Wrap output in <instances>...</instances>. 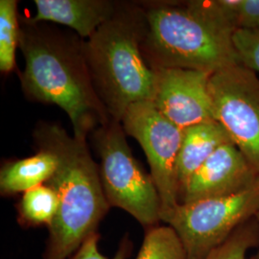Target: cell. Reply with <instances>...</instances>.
Wrapping results in <instances>:
<instances>
[{
    "label": "cell",
    "mask_w": 259,
    "mask_h": 259,
    "mask_svg": "<svg viewBox=\"0 0 259 259\" xmlns=\"http://www.w3.org/2000/svg\"><path fill=\"white\" fill-rule=\"evenodd\" d=\"M80 37L23 20L19 47L25 66L20 80L28 98L60 107L71 121L75 138L87 140L111 117L94 88Z\"/></svg>",
    "instance_id": "6da1fadb"
},
{
    "label": "cell",
    "mask_w": 259,
    "mask_h": 259,
    "mask_svg": "<svg viewBox=\"0 0 259 259\" xmlns=\"http://www.w3.org/2000/svg\"><path fill=\"white\" fill-rule=\"evenodd\" d=\"M34 139L38 148L49 150L58 159L47 185L55 190L59 208L48 228L44 259L68 258L98 233L111 206L87 140L69 136L60 125L45 122L36 127Z\"/></svg>",
    "instance_id": "7a4b0ae2"
},
{
    "label": "cell",
    "mask_w": 259,
    "mask_h": 259,
    "mask_svg": "<svg viewBox=\"0 0 259 259\" xmlns=\"http://www.w3.org/2000/svg\"><path fill=\"white\" fill-rule=\"evenodd\" d=\"M146 26L142 54L152 69L182 68L213 74L239 65L233 30L211 0L142 2Z\"/></svg>",
    "instance_id": "3957f363"
},
{
    "label": "cell",
    "mask_w": 259,
    "mask_h": 259,
    "mask_svg": "<svg viewBox=\"0 0 259 259\" xmlns=\"http://www.w3.org/2000/svg\"><path fill=\"white\" fill-rule=\"evenodd\" d=\"M145 26L141 4L119 3L111 19L84 41L94 88L112 120L121 122L131 105L154 99L156 72L141 50Z\"/></svg>",
    "instance_id": "277c9868"
},
{
    "label": "cell",
    "mask_w": 259,
    "mask_h": 259,
    "mask_svg": "<svg viewBox=\"0 0 259 259\" xmlns=\"http://www.w3.org/2000/svg\"><path fill=\"white\" fill-rule=\"evenodd\" d=\"M121 122L112 120L93 133L100 157V177L110 206L131 214L146 229L161 221V201L151 175L134 157Z\"/></svg>",
    "instance_id": "5b68a950"
},
{
    "label": "cell",
    "mask_w": 259,
    "mask_h": 259,
    "mask_svg": "<svg viewBox=\"0 0 259 259\" xmlns=\"http://www.w3.org/2000/svg\"><path fill=\"white\" fill-rule=\"evenodd\" d=\"M258 212L259 178L236 194L180 204L163 222L176 231L187 259H204Z\"/></svg>",
    "instance_id": "8992f818"
},
{
    "label": "cell",
    "mask_w": 259,
    "mask_h": 259,
    "mask_svg": "<svg viewBox=\"0 0 259 259\" xmlns=\"http://www.w3.org/2000/svg\"><path fill=\"white\" fill-rule=\"evenodd\" d=\"M121 124L127 135L138 140L146 155L150 175L161 201L163 222L180 204L177 163L184 130L168 120L152 101L131 105Z\"/></svg>",
    "instance_id": "52a82bcc"
},
{
    "label": "cell",
    "mask_w": 259,
    "mask_h": 259,
    "mask_svg": "<svg viewBox=\"0 0 259 259\" xmlns=\"http://www.w3.org/2000/svg\"><path fill=\"white\" fill-rule=\"evenodd\" d=\"M213 117L259 175V79L241 65L226 67L209 78Z\"/></svg>",
    "instance_id": "ba28073f"
},
{
    "label": "cell",
    "mask_w": 259,
    "mask_h": 259,
    "mask_svg": "<svg viewBox=\"0 0 259 259\" xmlns=\"http://www.w3.org/2000/svg\"><path fill=\"white\" fill-rule=\"evenodd\" d=\"M152 102L168 120L185 130L213 117L208 89L212 74L182 68H157Z\"/></svg>",
    "instance_id": "9c48e42d"
},
{
    "label": "cell",
    "mask_w": 259,
    "mask_h": 259,
    "mask_svg": "<svg viewBox=\"0 0 259 259\" xmlns=\"http://www.w3.org/2000/svg\"><path fill=\"white\" fill-rule=\"evenodd\" d=\"M259 175L234 143L217 149L200 167L180 195V204H190L242 192Z\"/></svg>",
    "instance_id": "30bf717a"
},
{
    "label": "cell",
    "mask_w": 259,
    "mask_h": 259,
    "mask_svg": "<svg viewBox=\"0 0 259 259\" xmlns=\"http://www.w3.org/2000/svg\"><path fill=\"white\" fill-rule=\"evenodd\" d=\"M119 3L110 0H35L36 16L28 20L59 23L73 29L82 38H90L115 14Z\"/></svg>",
    "instance_id": "8fae6325"
},
{
    "label": "cell",
    "mask_w": 259,
    "mask_h": 259,
    "mask_svg": "<svg viewBox=\"0 0 259 259\" xmlns=\"http://www.w3.org/2000/svg\"><path fill=\"white\" fill-rule=\"evenodd\" d=\"M233 143L228 132L215 120L204 121L184 130V139L177 163L180 195L195 172L224 144Z\"/></svg>",
    "instance_id": "7c38bea8"
},
{
    "label": "cell",
    "mask_w": 259,
    "mask_h": 259,
    "mask_svg": "<svg viewBox=\"0 0 259 259\" xmlns=\"http://www.w3.org/2000/svg\"><path fill=\"white\" fill-rule=\"evenodd\" d=\"M57 166L55 155L45 148H39L32 157L5 163L0 170L1 195L24 193L37 185L47 184L55 173Z\"/></svg>",
    "instance_id": "4fadbf2b"
},
{
    "label": "cell",
    "mask_w": 259,
    "mask_h": 259,
    "mask_svg": "<svg viewBox=\"0 0 259 259\" xmlns=\"http://www.w3.org/2000/svg\"><path fill=\"white\" fill-rule=\"evenodd\" d=\"M59 208V198L55 190L47 184L37 185L24 192L18 204V220L25 228L46 226L54 221Z\"/></svg>",
    "instance_id": "5bb4252c"
},
{
    "label": "cell",
    "mask_w": 259,
    "mask_h": 259,
    "mask_svg": "<svg viewBox=\"0 0 259 259\" xmlns=\"http://www.w3.org/2000/svg\"><path fill=\"white\" fill-rule=\"evenodd\" d=\"M136 259H187V253L171 226H155L146 230Z\"/></svg>",
    "instance_id": "9a60e30c"
},
{
    "label": "cell",
    "mask_w": 259,
    "mask_h": 259,
    "mask_svg": "<svg viewBox=\"0 0 259 259\" xmlns=\"http://www.w3.org/2000/svg\"><path fill=\"white\" fill-rule=\"evenodd\" d=\"M18 1H0V70L8 73L16 66V50L19 42Z\"/></svg>",
    "instance_id": "2e32d148"
},
{
    "label": "cell",
    "mask_w": 259,
    "mask_h": 259,
    "mask_svg": "<svg viewBox=\"0 0 259 259\" xmlns=\"http://www.w3.org/2000/svg\"><path fill=\"white\" fill-rule=\"evenodd\" d=\"M259 225L256 218L243 224L204 259H247L248 251L258 248Z\"/></svg>",
    "instance_id": "e0dca14e"
},
{
    "label": "cell",
    "mask_w": 259,
    "mask_h": 259,
    "mask_svg": "<svg viewBox=\"0 0 259 259\" xmlns=\"http://www.w3.org/2000/svg\"><path fill=\"white\" fill-rule=\"evenodd\" d=\"M232 45L239 65L259 72V28L237 30L232 35Z\"/></svg>",
    "instance_id": "ac0fdd59"
},
{
    "label": "cell",
    "mask_w": 259,
    "mask_h": 259,
    "mask_svg": "<svg viewBox=\"0 0 259 259\" xmlns=\"http://www.w3.org/2000/svg\"><path fill=\"white\" fill-rule=\"evenodd\" d=\"M99 233H95L83 242V245L70 257L66 259H127L133 250V244L129 236L125 235L121 240L115 254L110 258L99 250Z\"/></svg>",
    "instance_id": "d6986e66"
},
{
    "label": "cell",
    "mask_w": 259,
    "mask_h": 259,
    "mask_svg": "<svg viewBox=\"0 0 259 259\" xmlns=\"http://www.w3.org/2000/svg\"><path fill=\"white\" fill-rule=\"evenodd\" d=\"M237 30L259 28V0H240L237 16Z\"/></svg>",
    "instance_id": "ffe728a7"
},
{
    "label": "cell",
    "mask_w": 259,
    "mask_h": 259,
    "mask_svg": "<svg viewBox=\"0 0 259 259\" xmlns=\"http://www.w3.org/2000/svg\"><path fill=\"white\" fill-rule=\"evenodd\" d=\"M255 218H256V220H257V222H258L259 225V212L256 214V216H255ZM250 259H259V246H258V250L257 251L250 257Z\"/></svg>",
    "instance_id": "44dd1931"
}]
</instances>
